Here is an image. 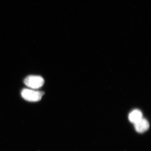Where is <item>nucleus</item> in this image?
Returning <instances> with one entry per match:
<instances>
[{"instance_id":"nucleus-1","label":"nucleus","mask_w":151,"mask_h":151,"mask_svg":"<svg viewBox=\"0 0 151 151\" xmlns=\"http://www.w3.org/2000/svg\"><path fill=\"white\" fill-rule=\"evenodd\" d=\"M44 93L33 89H24L21 92L22 97L24 100L32 102H36L41 100Z\"/></svg>"},{"instance_id":"nucleus-2","label":"nucleus","mask_w":151,"mask_h":151,"mask_svg":"<svg viewBox=\"0 0 151 151\" xmlns=\"http://www.w3.org/2000/svg\"><path fill=\"white\" fill-rule=\"evenodd\" d=\"M44 83V79L40 76H29L24 80V84L26 86L34 89L42 87Z\"/></svg>"},{"instance_id":"nucleus-3","label":"nucleus","mask_w":151,"mask_h":151,"mask_svg":"<svg viewBox=\"0 0 151 151\" xmlns=\"http://www.w3.org/2000/svg\"><path fill=\"white\" fill-rule=\"evenodd\" d=\"M134 128L138 133H143L147 131L150 127L148 121L146 119H141L134 124Z\"/></svg>"},{"instance_id":"nucleus-4","label":"nucleus","mask_w":151,"mask_h":151,"mask_svg":"<svg viewBox=\"0 0 151 151\" xmlns=\"http://www.w3.org/2000/svg\"><path fill=\"white\" fill-rule=\"evenodd\" d=\"M143 117V114L140 110H134L129 114L128 118L130 122L134 124L140 120Z\"/></svg>"}]
</instances>
